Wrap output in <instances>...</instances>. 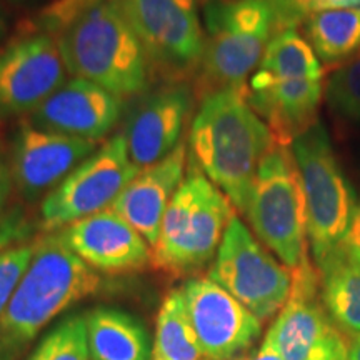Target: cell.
I'll list each match as a JSON object with an SVG mask.
<instances>
[{
    "mask_svg": "<svg viewBox=\"0 0 360 360\" xmlns=\"http://www.w3.org/2000/svg\"><path fill=\"white\" fill-rule=\"evenodd\" d=\"M277 143L247 101V89L217 90L204 96L193 117L188 157L244 212L260 162Z\"/></svg>",
    "mask_w": 360,
    "mask_h": 360,
    "instance_id": "obj_1",
    "label": "cell"
},
{
    "mask_svg": "<svg viewBox=\"0 0 360 360\" xmlns=\"http://www.w3.org/2000/svg\"><path fill=\"white\" fill-rule=\"evenodd\" d=\"M57 44L69 74L122 101L142 96L150 85L154 69L120 0H101L79 11L58 29Z\"/></svg>",
    "mask_w": 360,
    "mask_h": 360,
    "instance_id": "obj_2",
    "label": "cell"
},
{
    "mask_svg": "<svg viewBox=\"0 0 360 360\" xmlns=\"http://www.w3.org/2000/svg\"><path fill=\"white\" fill-rule=\"evenodd\" d=\"M101 276L67 247L45 236L0 317V360H15L57 315L101 289Z\"/></svg>",
    "mask_w": 360,
    "mask_h": 360,
    "instance_id": "obj_3",
    "label": "cell"
},
{
    "mask_svg": "<svg viewBox=\"0 0 360 360\" xmlns=\"http://www.w3.org/2000/svg\"><path fill=\"white\" fill-rule=\"evenodd\" d=\"M233 215L232 202L188 157L186 177L162 220L152 264L174 276L202 269L217 254Z\"/></svg>",
    "mask_w": 360,
    "mask_h": 360,
    "instance_id": "obj_4",
    "label": "cell"
},
{
    "mask_svg": "<svg viewBox=\"0 0 360 360\" xmlns=\"http://www.w3.org/2000/svg\"><path fill=\"white\" fill-rule=\"evenodd\" d=\"M290 150L302 180L310 254L315 267H321L342 245L359 195L322 122L297 135Z\"/></svg>",
    "mask_w": 360,
    "mask_h": 360,
    "instance_id": "obj_5",
    "label": "cell"
},
{
    "mask_svg": "<svg viewBox=\"0 0 360 360\" xmlns=\"http://www.w3.org/2000/svg\"><path fill=\"white\" fill-rule=\"evenodd\" d=\"M276 34V22L262 0H215L205 8V49L199 65L204 96L247 89Z\"/></svg>",
    "mask_w": 360,
    "mask_h": 360,
    "instance_id": "obj_6",
    "label": "cell"
},
{
    "mask_svg": "<svg viewBox=\"0 0 360 360\" xmlns=\"http://www.w3.org/2000/svg\"><path fill=\"white\" fill-rule=\"evenodd\" d=\"M242 214L254 236L290 270L307 257L305 197L289 147L277 143L260 162Z\"/></svg>",
    "mask_w": 360,
    "mask_h": 360,
    "instance_id": "obj_7",
    "label": "cell"
},
{
    "mask_svg": "<svg viewBox=\"0 0 360 360\" xmlns=\"http://www.w3.org/2000/svg\"><path fill=\"white\" fill-rule=\"evenodd\" d=\"M207 277L262 322L281 312L292 287V270L237 215L229 222Z\"/></svg>",
    "mask_w": 360,
    "mask_h": 360,
    "instance_id": "obj_8",
    "label": "cell"
},
{
    "mask_svg": "<svg viewBox=\"0 0 360 360\" xmlns=\"http://www.w3.org/2000/svg\"><path fill=\"white\" fill-rule=\"evenodd\" d=\"M141 169L129 155L122 132L79 164L40 204V227L58 232L67 225L110 209Z\"/></svg>",
    "mask_w": 360,
    "mask_h": 360,
    "instance_id": "obj_9",
    "label": "cell"
},
{
    "mask_svg": "<svg viewBox=\"0 0 360 360\" xmlns=\"http://www.w3.org/2000/svg\"><path fill=\"white\" fill-rule=\"evenodd\" d=\"M283 360H335L349 355V344L321 297V276L309 255L292 270L289 299L267 330Z\"/></svg>",
    "mask_w": 360,
    "mask_h": 360,
    "instance_id": "obj_10",
    "label": "cell"
},
{
    "mask_svg": "<svg viewBox=\"0 0 360 360\" xmlns=\"http://www.w3.org/2000/svg\"><path fill=\"white\" fill-rule=\"evenodd\" d=\"M152 69L180 75L200 65L205 32L199 0H120Z\"/></svg>",
    "mask_w": 360,
    "mask_h": 360,
    "instance_id": "obj_11",
    "label": "cell"
},
{
    "mask_svg": "<svg viewBox=\"0 0 360 360\" xmlns=\"http://www.w3.org/2000/svg\"><path fill=\"white\" fill-rule=\"evenodd\" d=\"M205 360H237L262 335V321L209 277L180 287Z\"/></svg>",
    "mask_w": 360,
    "mask_h": 360,
    "instance_id": "obj_12",
    "label": "cell"
},
{
    "mask_svg": "<svg viewBox=\"0 0 360 360\" xmlns=\"http://www.w3.org/2000/svg\"><path fill=\"white\" fill-rule=\"evenodd\" d=\"M57 39L30 34L0 52V119L32 114L65 82Z\"/></svg>",
    "mask_w": 360,
    "mask_h": 360,
    "instance_id": "obj_13",
    "label": "cell"
},
{
    "mask_svg": "<svg viewBox=\"0 0 360 360\" xmlns=\"http://www.w3.org/2000/svg\"><path fill=\"white\" fill-rule=\"evenodd\" d=\"M97 148L98 142L37 129L25 120L17 129L8 160L13 187L24 200H39Z\"/></svg>",
    "mask_w": 360,
    "mask_h": 360,
    "instance_id": "obj_14",
    "label": "cell"
},
{
    "mask_svg": "<svg viewBox=\"0 0 360 360\" xmlns=\"http://www.w3.org/2000/svg\"><path fill=\"white\" fill-rule=\"evenodd\" d=\"M193 94L184 84H170L135 101L122 135L130 159L147 169L177 148L192 112Z\"/></svg>",
    "mask_w": 360,
    "mask_h": 360,
    "instance_id": "obj_15",
    "label": "cell"
},
{
    "mask_svg": "<svg viewBox=\"0 0 360 360\" xmlns=\"http://www.w3.org/2000/svg\"><path fill=\"white\" fill-rule=\"evenodd\" d=\"M57 233L96 272L127 274L152 264L150 244L114 209L77 220Z\"/></svg>",
    "mask_w": 360,
    "mask_h": 360,
    "instance_id": "obj_16",
    "label": "cell"
},
{
    "mask_svg": "<svg viewBox=\"0 0 360 360\" xmlns=\"http://www.w3.org/2000/svg\"><path fill=\"white\" fill-rule=\"evenodd\" d=\"M124 101L101 85L74 77L45 98L27 122L37 129L98 142L119 122Z\"/></svg>",
    "mask_w": 360,
    "mask_h": 360,
    "instance_id": "obj_17",
    "label": "cell"
},
{
    "mask_svg": "<svg viewBox=\"0 0 360 360\" xmlns=\"http://www.w3.org/2000/svg\"><path fill=\"white\" fill-rule=\"evenodd\" d=\"M323 92V79L270 77L257 70L247 84V101L281 146H290L317 122Z\"/></svg>",
    "mask_w": 360,
    "mask_h": 360,
    "instance_id": "obj_18",
    "label": "cell"
},
{
    "mask_svg": "<svg viewBox=\"0 0 360 360\" xmlns=\"http://www.w3.org/2000/svg\"><path fill=\"white\" fill-rule=\"evenodd\" d=\"M186 160L188 147L182 142L165 159L142 169L110 207L142 233L152 249L157 244L170 200L186 177Z\"/></svg>",
    "mask_w": 360,
    "mask_h": 360,
    "instance_id": "obj_19",
    "label": "cell"
},
{
    "mask_svg": "<svg viewBox=\"0 0 360 360\" xmlns=\"http://www.w3.org/2000/svg\"><path fill=\"white\" fill-rule=\"evenodd\" d=\"M90 360H150L146 327L124 310L101 307L85 315Z\"/></svg>",
    "mask_w": 360,
    "mask_h": 360,
    "instance_id": "obj_20",
    "label": "cell"
},
{
    "mask_svg": "<svg viewBox=\"0 0 360 360\" xmlns=\"http://www.w3.org/2000/svg\"><path fill=\"white\" fill-rule=\"evenodd\" d=\"M321 276L323 307L342 334L360 337V265L335 252L315 267Z\"/></svg>",
    "mask_w": 360,
    "mask_h": 360,
    "instance_id": "obj_21",
    "label": "cell"
},
{
    "mask_svg": "<svg viewBox=\"0 0 360 360\" xmlns=\"http://www.w3.org/2000/svg\"><path fill=\"white\" fill-rule=\"evenodd\" d=\"M304 25L305 39L322 64L340 65L360 52V8L315 12Z\"/></svg>",
    "mask_w": 360,
    "mask_h": 360,
    "instance_id": "obj_22",
    "label": "cell"
},
{
    "mask_svg": "<svg viewBox=\"0 0 360 360\" xmlns=\"http://www.w3.org/2000/svg\"><path fill=\"white\" fill-rule=\"evenodd\" d=\"M150 360H204L182 290H172L157 314Z\"/></svg>",
    "mask_w": 360,
    "mask_h": 360,
    "instance_id": "obj_23",
    "label": "cell"
},
{
    "mask_svg": "<svg viewBox=\"0 0 360 360\" xmlns=\"http://www.w3.org/2000/svg\"><path fill=\"white\" fill-rule=\"evenodd\" d=\"M255 70L270 77L323 79L321 58L297 29H283L274 34Z\"/></svg>",
    "mask_w": 360,
    "mask_h": 360,
    "instance_id": "obj_24",
    "label": "cell"
},
{
    "mask_svg": "<svg viewBox=\"0 0 360 360\" xmlns=\"http://www.w3.org/2000/svg\"><path fill=\"white\" fill-rule=\"evenodd\" d=\"M328 110L342 122H360V52L332 72L323 92Z\"/></svg>",
    "mask_w": 360,
    "mask_h": 360,
    "instance_id": "obj_25",
    "label": "cell"
},
{
    "mask_svg": "<svg viewBox=\"0 0 360 360\" xmlns=\"http://www.w3.org/2000/svg\"><path fill=\"white\" fill-rule=\"evenodd\" d=\"M27 360H90L85 317L72 315L57 323Z\"/></svg>",
    "mask_w": 360,
    "mask_h": 360,
    "instance_id": "obj_26",
    "label": "cell"
},
{
    "mask_svg": "<svg viewBox=\"0 0 360 360\" xmlns=\"http://www.w3.org/2000/svg\"><path fill=\"white\" fill-rule=\"evenodd\" d=\"M35 245L37 242L22 244L6 252H0V317L6 312L12 295L15 294L27 267L34 257Z\"/></svg>",
    "mask_w": 360,
    "mask_h": 360,
    "instance_id": "obj_27",
    "label": "cell"
},
{
    "mask_svg": "<svg viewBox=\"0 0 360 360\" xmlns=\"http://www.w3.org/2000/svg\"><path fill=\"white\" fill-rule=\"evenodd\" d=\"M32 232V225L20 209L0 215V252L22 245L20 242Z\"/></svg>",
    "mask_w": 360,
    "mask_h": 360,
    "instance_id": "obj_28",
    "label": "cell"
},
{
    "mask_svg": "<svg viewBox=\"0 0 360 360\" xmlns=\"http://www.w3.org/2000/svg\"><path fill=\"white\" fill-rule=\"evenodd\" d=\"M101 2V0H58L53 6L49 8L45 13V25L49 29H60L62 25L67 24L72 17L79 11H82L87 6Z\"/></svg>",
    "mask_w": 360,
    "mask_h": 360,
    "instance_id": "obj_29",
    "label": "cell"
},
{
    "mask_svg": "<svg viewBox=\"0 0 360 360\" xmlns=\"http://www.w3.org/2000/svg\"><path fill=\"white\" fill-rule=\"evenodd\" d=\"M337 252H340V254L344 255L345 259H349L350 262L360 265V195L357 205H355L352 220H350L349 231L345 233L342 245Z\"/></svg>",
    "mask_w": 360,
    "mask_h": 360,
    "instance_id": "obj_30",
    "label": "cell"
},
{
    "mask_svg": "<svg viewBox=\"0 0 360 360\" xmlns=\"http://www.w3.org/2000/svg\"><path fill=\"white\" fill-rule=\"evenodd\" d=\"M13 191V179L11 170V162L7 160L6 154L0 148V215L6 210V205L11 199Z\"/></svg>",
    "mask_w": 360,
    "mask_h": 360,
    "instance_id": "obj_31",
    "label": "cell"
},
{
    "mask_svg": "<svg viewBox=\"0 0 360 360\" xmlns=\"http://www.w3.org/2000/svg\"><path fill=\"white\" fill-rule=\"evenodd\" d=\"M237 360H283V359H282V354L278 352V349L276 347V344H274L272 337L265 334L262 344H260V347L255 350L254 354L244 355V357Z\"/></svg>",
    "mask_w": 360,
    "mask_h": 360,
    "instance_id": "obj_32",
    "label": "cell"
},
{
    "mask_svg": "<svg viewBox=\"0 0 360 360\" xmlns=\"http://www.w3.org/2000/svg\"><path fill=\"white\" fill-rule=\"evenodd\" d=\"M347 360H360V337L350 339Z\"/></svg>",
    "mask_w": 360,
    "mask_h": 360,
    "instance_id": "obj_33",
    "label": "cell"
},
{
    "mask_svg": "<svg viewBox=\"0 0 360 360\" xmlns=\"http://www.w3.org/2000/svg\"><path fill=\"white\" fill-rule=\"evenodd\" d=\"M6 30H7V22H6V15H4L2 8H0V42H2L4 37H6Z\"/></svg>",
    "mask_w": 360,
    "mask_h": 360,
    "instance_id": "obj_34",
    "label": "cell"
},
{
    "mask_svg": "<svg viewBox=\"0 0 360 360\" xmlns=\"http://www.w3.org/2000/svg\"><path fill=\"white\" fill-rule=\"evenodd\" d=\"M335 360H347V357H344V359H335Z\"/></svg>",
    "mask_w": 360,
    "mask_h": 360,
    "instance_id": "obj_35",
    "label": "cell"
}]
</instances>
